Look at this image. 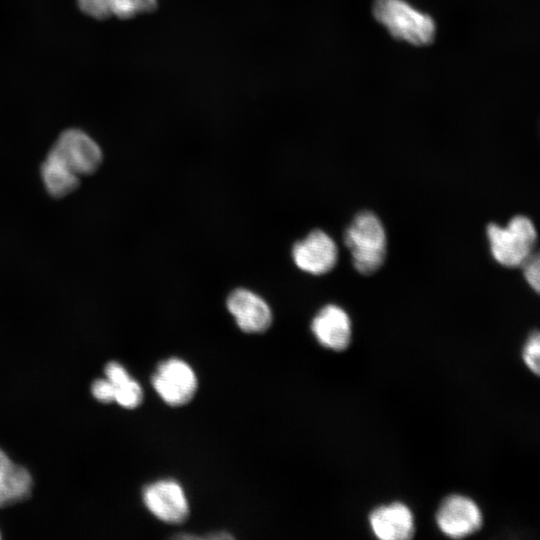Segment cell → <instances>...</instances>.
<instances>
[{"instance_id":"7c38bea8","label":"cell","mask_w":540,"mask_h":540,"mask_svg":"<svg viewBox=\"0 0 540 540\" xmlns=\"http://www.w3.org/2000/svg\"><path fill=\"white\" fill-rule=\"evenodd\" d=\"M80 10L97 20L115 16L130 19L149 13L157 7V0H77Z\"/></svg>"},{"instance_id":"52a82bcc","label":"cell","mask_w":540,"mask_h":540,"mask_svg":"<svg viewBox=\"0 0 540 540\" xmlns=\"http://www.w3.org/2000/svg\"><path fill=\"white\" fill-rule=\"evenodd\" d=\"M292 257L300 270L312 275H323L336 265L338 248L326 232L315 229L294 244Z\"/></svg>"},{"instance_id":"ac0fdd59","label":"cell","mask_w":540,"mask_h":540,"mask_svg":"<svg viewBox=\"0 0 540 540\" xmlns=\"http://www.w3.org/2000/svg\"><path fill=\"white\" fill-rule=\"evenodd\" d=\"M91 391L93 396L103 403H110L115 400V388L108 379L95 380Z\"/></svg>"},{"instance_id":"7a4b0ae2","label":"cell","mask_w":540,"mask_h":540,"mask_svg":"<svg viewBox=\"0 0 540 540\" xmlns=\"http://www.w3.org/2000/svg\"><path fill=\"white\" fill-rule=\"evenodd\" d=\"M372 11L396 39L421 46L430 44L435 37L436 26L431 16L405 0H374Z\"/></svg>"},{"instance_id":"30bf717a","label":"cell","mask_w":540,"mask_h":540,"mask_svg":"<svg viewBox=\"0 0 540 540\" xmlns=\"http://www.w3.org/2000/svg\"><path fill=\"white\" fill-rule=\"evenodd\" d=\"M311 330L317 341L333 351L346 349L351 341V320L347 312L338 305L322 307L311 322Z\"/></svg>"},{"instance_id":"ffe728a7","label":"cell","mask_w":540,"mask_h":540,"mask_svg":"<svg viewBox=\"0 0 540 540\" xmlns=\"http://www.w3.org/2000/svg\"><path fill=\"white\" fill-rule=\"evenodd\" d=\"M13 462L9 457L0 449V473L8 469Z\"/></svg>"},{"instance_id":"8fae6325","label":"cell","mask_w":540,"mask_h":540,"mask_svg":"<svg viewBox=\"0 0 540 540\" xmlns=\"http://www.w3.org/2000/svg\"><path fill=\"white\" fill-rule=\"evenodd\" d=\"M373 534L381 540H406L415 532L414 516L408 506L400 502L381 505L369 515Z\"/></svg>"},{"instance_id":"5b68a950","label":"cell","mask_w":540,"mask_h":540,"mask_svg":"<svg viewBox=\"0 0 540 540\" xmlns=\"http://www.w3.org/2000/svg\"><path fill=\"white\" fill-rule=\"evenodd\" d=\"M51 150L80 177L94 173L102 162L99 145L76 128L63 131Z\"/></svg>"},{"instance_id":"4fadbf2b","label":"cell","mask_w":540,"mask_h":540,"mask_svg":"<svg viewBox=\"0 0 540 540\" xmlns=\"http://www.w3.org/2000/svg\"><path fill=\"white\" fill-rule=\"evenodd\" d=\"M41 177L48 193L58 198L72 193L80 182V176L52 150L49 151L42 163Z\"/></svg>"},{"instance_id":"6da1fadb","label":"cell","mask_w":540,"mask_h":540,"mask_svg":"<svg viewBox=\"0 0 540 540\" xmlns=\"http://www.w3.org/2000/svg\"><path fill=\"white\" fill-rule=\"evenodd\" d=\"M343 238L358 273L371 275L383 265L387 236L382 221L374 212H358L346 228Z\"/></svg>"},{"instance_id":"5bb4252c","label":"cell","mask_w":540,"mask_h":540,"mask_svg":"<svg viewBox=\"0 0 540 540\" xmlns=\"http://www.w3.org/2000/svg\"><path fill=\"white\" fill-rule=\"evenodd\" d=\"M31 486L32 479L27 469L13 463L0 473V507L26 498Z\"/></svg>"},{"instance_id":"9c48e42d","label":"cell","mask_w":540,"mask_h":540,"mask_svg":"<svg viewBox=\"0 0 540 540\" xmlns=\"http://www.w3.org/2000/svg\"><path fill=\"white\" fill-rule=\"evenodd\" d=\"M226 305L238 327L244 332L262 333L272 323V312L267 302L246 288L233 290Z\"/></svg>"},{"instance_id":"3957f363","label":"cell","mask_w":540,"mask_h":540,"mask_svg":"<svg viewBox=\"0 0 540 540\" xmlns=\"http://www.w3.org/2000/svg\"><path fill=\"white\" fill-rule=\"evenodd\" d=\"M486 235L493 259L507 268H515L533 253L537 231L533 221L525 215H515L506 226L491 222Z\"/></svg>"},{"instance_id":"e0dca14e","label":"cell","mask_w":540,"mask_h":540,"mask_svg":"<svg viewBox=\"0 0 540 540\" xmlns=\"http://www.w3.org/2000/svg\"><path fill=\"white\" fill-rule=\"evenodd\" d=\"M539 262V255L537 253H532L521 265L524 278L535 293H539L540 288Z\"/></svg>"},{"instance_id":"8992f818","label":"cell","mask_w":540,"mask_h":540,"mask_svg":"<svg viewBox=\"0 0 540 540\" xmlns=\"http://www.w3.org/2000/svg\"><path fill=\"white\" fill-rule=\"evenodd\" d=\"M440 531L451 538H463L482 526V513L478 505L463 495H450L440 504L436 513Z\"/></svg>"},{"instance_id":"d6986e66","label":"cell","mask_w":540,"mask_h":540,"mask_svg":"<svg viewBox=\"0 0 540 540\" xmlns=\"http://www.w3.org/2000/svg\"><path fill=\"white\" fill-rule=\"evenodd\" d=\"M107 379L114 385L118 386L131 379L126 369L118 362H109L105 367Z\"/></svg>"},{"instance_id":"9a60e30c","label":"cell","mask_w":540,"mask_h":540,"mask_svg":"<svg viewBox=\"0 0 540 540\" xmlns=\"http://www.w3.org/2000/svg\"><path fill=\"white\" fill-rule=\"evenodd\" d=\"M114 388V401H116L122 407L133 409L139 406V404L141 403L143 398L142 388L139 383L134 379L131 378L121 385L114 386Z\"/></svg>"},{"instance_id":"2e32d148","label":"cell","mask_w":540,"mask_h":540,"mask_svg":"<svg viewBox=\"0 0 540 540\" xmlns=\"http://www.w3.org/2000/svg\"><path fill=\"white\" fill-rule=\"evenodd\" d=\"M540 337L538 331L530 334L523 349V360L526 366L536 375L539 374Z\"/></svg>"},{"instance_id":"ba28073f","label":"cell","mask_w":540,"mask_h":540,"mask_svg":"<svg viewBox=\"0 0 540 540\" xmlns=\"http://www.w3.org/2000/svg\"><path fill=\"white\" fill-rule=\"evenodd\" d=\"M143 501L156 518L166 523L179 524L188 518V500L181 485L173 480H161L147 486Z\"/></svg>"},{"instance_id":"277c9868","label":"cell","mask_w":540,"mask_h":540,"mask_svg":"<svg viewBox=\"0 0 540 540\" xmlns=\"http://www.w3.org/2000/svg\"><path fill=\"white\" fill-rule=\"evenodd\" d=\"M151 381L158 395L170 406L188 403L197 390V377L193 369L178 358L161 362Z\"/></svg>"}]
</instances>
